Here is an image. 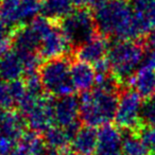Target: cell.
<instances>
[{
    "label": "cell",
    "mask_w": 155,
    "mask_h": 155,
    "mask_svg": "<svg viewBox=\"0 0 155 155\" xmlns=\"http://www.w3.org/2000/svg\"><path fill=\"white\" fill-rule=\"evenodd\" d=\"M93 14L99 34L108 41H142L146 36L130 0H97Z\"/></svg>",
    "instance_id": "cell-1"
},
{
    "label": "cell",
    "mask_w": 155,
    "mask_h": 155,
    "mask_svg": "<svg viewBox=\"0 0 155 155\" xmlns=\"http://www.w3.org/2000/svg\"><path fill=\"white\" fill-rule=\"evenodd\" d=\"M146 53L142 41H110L107 61L110 72L122 87H127L134 74L141 66Z\"/></svg>",
    "instance_id": "cell-2"
},
{
    "label": "cell",
    "mask_w": 155,
    "mask_h": 155,
    "mask_svg": "<svg viewBox=\"0 0 155 155\" xmlns=\"http://www.w3.org/2000/svg\"><path fill=\"white\" fill-rule=\"evenodd\" d=\"M80 99V120L85 125L102 127L115 120L119 94L93 88L82 93Z\"/></svg>",
    "instance_id": "cell-3"
},
{
    "label": "cell",
    "mask_w": 155,
    "mask_h": 155,
    "mask_svg": "<svg viewBox=\"0 0 155 155\" xmlns=\"http://www.w3.org/2000/svg\"><path fill=\"white\" fill-rule=\"evenodd\" d=\"M71 55L46 60L38 69L45 94L53 98L74 95L77 91L71 79Z\"/></svg>",
    "instance_id": "cell-4"
},
{
    "label": "cell",
    "mask_w": 155,
    "mask_h": 155,
    "mask_svg": "<svg viewBox=\"0 0 155 155\" xmlns=\"http://www.w3.org/2000/svg\"><path fill=\"white\" fill-rule=\"evenodd\" d=\"M56 25L67 38L72 51L100 35L94 14L89 9L71 11L65 17L56 21Z\"/></svg>",
    "instance_id": "cell-5"
},
{
    "label": "cell",
    "mask_w": 155,
    "mask_h": 155,
    "mask_svg": "<svg viewBox=\"0 0 155 155\" xmlns=\"http://www.w3.org/2000/svg\"><path fill=\"white\" fill-rule=\"evenodd\" d=\"M141 106L142 98L132 87H124L119 94L115 124L123 131L138 132L142 127Z\"/></svg>",
    "instance_id": "cell-6"
},
{
    "label": "cell",
    "mask_w": 155,
    "mask_h": 155,
    "mask_svg": "<svg viewBox=\"0 0 155 155\" xmlns=\"http://www.w3.org/2000/svg\"><path fill=\"white\" fill-rule=\"evenodd\" d=\"M53 120L65 129L80 127V99L74 95L53 98Z\"/></svg>",
    "instance_id": "cell-7"
},
{
    "label": "cell",
    "mask_w": 155,
    "mask_h": 155,
    "mask_svg": "<svg viewBox=\"0 0 155 155\" xmlns=\"http://www.w3.org/2000/svg\"><path fill=\"white\" fill-rule=\"evenodd\" d=\"M38 54L43 60L65 55L72 56V48L56 22L54 28L41 39L38 48Z\"/></svg>",
    "instance_id": "cell-8"
},
{
    "label": "cell",
    "mask_w": 155,
    "mask_h": 155,
    "mask_svg": "<svg viewBox=\"0 0 155 155\" xmlns=\"http://www.w3.org/2000/svg\"><path fill=\"white\" fill-rule=\"evenodd\" d=\"M110 41L102 35H98L84 45L75 48L72 51V58L84 61L93 66H97L107 58Z\"/></svg>",
    "instance_id": "cell-9"
},
{
    "label": "cell",
    "mask_w": 155,
    "mask_h": 155,
    "mask_svg": "<svg viewBox=\"0 0 155 155\" xmlns=\"http://www.w3.org/2000/svg\"><path fill=\"white\" fill-rule=\"evenodd\" d=\"M28 130L26 119L18 110H0V136L18 143Z\"/></svg>",
    "instance_id": "cell-10"
},
{
    "label": "cell",
    "mask_w": 155,
    "mask_h": 155,
    "mask_svg": "<svg viewBox=\"0 0 155 155\" xmlns=\"http://www.w3.org/2000/svg\"><path fill=\"white\" fill-rule=\"evenodd\" d=\"M116 124L100 127L98 131V146L95 155L122 154V132Z\"/></svg>",
    "instance_id": "cell-11"
},
{
    "label": "cell",
    "mask_w": 155,
    "mask_h": 155,
    "mask_svg": "<svg viewBox=\"0 0 155 155\" xmlns=\"http://www.w3.org/2000/svg\"><path fill=\"white\" fill-rule=\"evenodd\" d=\"M71 79L75 89L81 93L91 91L97 81V71L95 66L84 61L72 58L71 62Z\"/></svg>",
    "instance_id": "cell-12"
},
{
    "label": "cell",
    "mask_w": 155,
    "mask_h": 155,
    "mask_svg": "<svg viewBox=\"0 0 155 155\" xmlns=\"http://www.w3.org/2000/svg\"><path fill=\"white\" fill-rule=\"evenodd\" d=\"M25 65L20 55L14 49L0 54V80L5 82L20 80L25 77Z\"/></svg>",
    "instance_id": "cell-13"
},
{
    "label": "cell",
    "mask_w": 155,
    "mask_h": 155,
    "mask_svg": "<svg viewBox=\"0 0 155 155\" xmlns=\"http://www.w3.org/2000/svg\"><path fill=\"white\" fill-rule=\"evenodd\" d=\"M98 146V131L91 125L80 127L72 138L70 149L78 155H95Z\"/></svg>",
    "instance_id": "cell-14"
},
{
    "label": "cell",
    "mask_w": 155,
    "mask_h": 155,
    "mask_svg": "<svg viewBox=\"0 0 155 155\" xmlns=\"http://www.w3.org/2000/svg\"><path fill=\"white\" fill-rule=\"evenodd\" d=\"M130 3L144 35L155 30V0H130Z\"/></svg>",
    "instance_id": "cell-15"
},
{
    "label": "cell",
    "mask_w": 155,
    "mask_h": 155,
    "mask_svg": "<svg viewBox=\"0 0 155 155\" xmlns=\"http://www.w3.org/2000/svg\"><path fill=\"white\" fill-rule=\"evenodd\" d=\"M142 99L155 95V69L141 66L129 84Z\"/></svg>",
    "instance_id": "cell-16"
},
{
    "label": "cell",
    "mask_w": 155,
    "mask_h": 155,
    "mask_svg": "<svg viewBox=\"0 0 155 155\" xmlns=\"http://www.w3.org/2000/svg\"><path fill=\"white\" fill-rule=\"evenodd\" d=\"M43 137L46 143L58 153L67 151L73 138L68 130L55 124L50 127L45 133H43Z\"/></svg>",
    "instance_id": "cell-17"
},
{
    "label": "cell",
    "mask_w": 155,
    "mask_h": 155,
    "mask_svg": "<svg viewBox=\"0 0 155 155\" xmlns=\"http://www.w3.org/2000/svg\"><path fill=\"white\" fill-rule=\"evenodd\" d=\"M71 0H43V16L52 21H58L72 10Z\"/></svg>",
    "instance_id": "cell-18"
},
{
    "label": "cell",
    "mask_w": 155,
    "mask_h": 155,
    "mask_svg": "<svg viewBox=\"0 0 155 155\" xmlns=\"http://www.w3.org/2000/svg\"><path fill=\"white\" fill-rule=\"evenodd\" d=\"M0 19L12 29L22 25L20 0H3L0 2Z\"/></svg>",
    "instance_id": "cell-19"
},
{
    "label": "cell",
    "mask_w": 155,
    "mask_h": 155,
    "mask_svg": "<svg viewBox=\"0 0 155 155\" xmlns=\"http://www.w3.org/2000/svg\"><path fill=\"white\" fill-rule=\"evenodd\" d=\"M121 155H149V149L134 131L122 132V154Z\"/></svg>",
    "instance_id": "cell-20"
},
{
    "label": "cell",
    "mask_w": 155,
    "mask_h": 155,
    "mask_svg": "<svg viewBox=\"0 0 155 155\" xmlns=\"http://www.w3.org/2000/svg\"><path fill=\"white\" fill-rule=\"evenodd\" d=\"M140 116L142 125H155V95L142 101Z\"/></svg>",
    "instance_id": "cell-21"
},
{
    "label": "cell",
    "mask_w": 155,
    "mask_h": 155,
    "mask_svg": "<svg viewBox=\"0 0 155 155\" xmlns=\"http://www.w3.org/2000/svg\"><path fill=\"white\" fill-rule=\"evenodd\" d=\"M15 106L10 83L0 80V110H15Z\"/></svg>",
    "instance_id": "cell-22"
},
{
    "label": "cell",
    "mask_w": 155,
    "mask_h": 155,
    "mask_svg": "<svg viewBox=\"0 0 155 155\" xmlns=\"http://www.w3.org/2000/svg\"><path fill=\"white\" fill-rule=\"evenodd\" d=\"M12 31L11 27L0 19V54L12 48Z\"/></svg>",
    "instance_id": "cell-23"
},
{
    "label": "cell",
    "mask_w": 155,
    "mask_h": 155,
    "mask_svg": "<svg viewBox=\"0 0 155 155\" xmlns=\"http://www.w3.org/2000/svg\"><path fill=\"white\" fill-rule=\"evenodd\" d=\"M137 133L150 152V149L155 147V125H142Z\"/></svg>",
    "instance_id": "cell-24"
},
{
    "label": "cell",
    "mask_w": 155,
    "mask_h": 155,
    "mask_svg": "<svg viewBox=\"0 0 155 155\" xmlns=\"http://www.w3.org/2000/svg\"><path fill=\"white\" fill-rule=\"evenodd\" d=\"M141 66H147L155 69V50H147Z\"/></svg>",
    "instance_id": "cell-25"
},
{
    "label": "cell",
    "mask_w": 155,
    "mask_h": 155,
    "mask_svg": "<svg viewBox=\"0 0 155 155\" xmlns=\"http://www.w3.org/2000/svg\"><path fill=\"white\" fill-rule=\"evenodd\" d=\"M147 50H155V30L151 31L142 39Z\"/></svg>",
    "instance_id": "cell-26"
},
{
    "label": "cell",
    "mask_w": 155,
    "mask_h": 155,
    "mask_svg": "<svg viewBox=\"0 0 155 155\" xmlns=\"http://www.w3.org/2000/svg\"><path fill=\"white\" fill-rule=\"evenodd\" d=\"M97 0H71V3L77 9H88L89 7L93 8Z\"/></svg>",
    "instance_id": "cell-27"
},
{
    "label": "cell",
    "mask_w": 155,
    "mask_h": 155,
    "mask_svg": "<svg viewBox=\"0 0 155 155\" xmlns=\"http://www.w3.org/2000/svg\"><path fill=\"white\" fill-rule=\"evenodd\" d=\"M10 155H32V154H31V152L24 144L18 142L15 146V148L12 150V152L10 153Z\"/></svg>",
    "instance_id": "cell-28"
},
{
    "label": "cell",
    "mask_w": 155,
    "mask_h": 155,
    "mask_svg": "<svg viewBox=\"0 0 155 155\" xmlns=\"http://www.w3.org/2000/svg\"><path fill=\"white\" fill-rule=\"evenodd\" d=\"M60 155H78V154H75L74 152H72V151H64V152H62Z\"/></svg>",
    "instance_id": "cell-29"
},
{
    "label": "cell",
    "mask_w": 155,
    "mask_h": 155,
    "mask_svg": "<svg viewBox=\"0 0 155 155\" xmlns=\"http://www.w3.org/2000/svg\"><path fill=\"white\" fill-rule=\"evenodd\" d=\"M1 1H3V0H0V2H1Z\"/></svg>",
    "instance_id": "cell-30"
}]
</instances>
